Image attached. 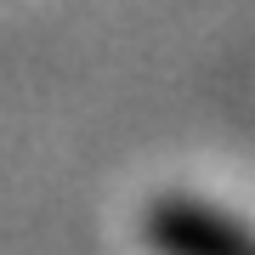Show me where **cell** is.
<instances>
[{"mask_svg":"<svg viewBox=\"0 0 255 255\" xmlns=\"http://www.w3.org/2000/svg\"><path fill=\"white\" fill-rule=\"evenodd\" d=\"M147 244L159 255H255V238L233 216L193 199H159L147 210Z\"/></svg>","mask_w":255,"mask_h":255,"instance_id":"cell-1","label":"cell"}]
</instances>
